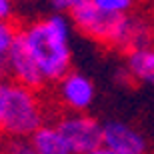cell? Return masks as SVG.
Wrapping results in <instances>:
<instances>
[{
    "instance_id": "52a82bcc",
    "label": "cell",
    "mask_w": 154,
    "mask_h": 154,
    "mask_svg": "<svg viewBox=\"0 0 154 154\" xmlns=\"http://www.w3.org/2000/svg\"><path fill=\"white\" fill-rule=\"evenodd\" d=\"M96 96V88L88 76L82 72L68 70L56 80V98L70 112H84L92 106Z\"/></svg>"
},
{
    "instance_id": "7a4b0ae2",
    "label": "cell",
    "mask_w": 154,
    "mask_h": 154,
    "mask_svg": "<svg viewBox=\"0 0 154 154\" xmlns=\"http://www.w3.org/2000/svg\"><path fill=\"white\" fill-rule=\"evenodd\" d=\"M20 38L48 82H56L70 70V22L64 12H54L52 16L30 22L20 30Z\"/></svg>"
},
{
    "instance_id": "6da1fadb",
    "label": "cell",
    "mask_w": 154,
    "mask_h": 154,
    "mask_svg": "<svg viewBox=\"0 0 154 154\" xmlns=\"http://www.w3.org/2000/svg\"><path fill=\"white\" fill-rule=\"evenodd\" d=\"M70 20L88 38L100 44L112 46L116 50H136L152 46L154 28L148 20L134 14H106L98 10L90 0L70 12Z\"/></svg>"
},
{
    "instance_id": "277c9868",
    "label": "cell",
    "mask_w": 154,
    "mask_h": 154,
    "mask_svg": "<svg viewBox=\"0 0 154 154\" xmlns=\"http://www.w3.org/2000/svg\"><path fill=\"white\" fill-rule=\"evenodd\" d=\"M68 144L70 154H100L102 124L82 112H70L54 122Z\"/></svg>"
},
{
    "instance_id": "30bf717a",
    "label": "cell",
    "mask_w": 154,
    "mask_h": 154,
    "mask_svg": "<svg viewBox=\"0 0 154 154\" xmlns=\"http://www.w3.org/2000/svg\"><path fill=\"white\" fill-rule=\"evenodd\" d=\"M20 34V28L12 22L10 18H0V56L4 58L6 52L10 50L14 40Z\"/></svg>"
},
{
    "instance_id": "8992f818",
    "label": "cell",
    "mask_w": 154,
    "mask_h": 154,
    "mask_svg": "<svg viewBox=\"0 0 154 154\" xmlns=\"http://www.w3.org/2000/svg\"><path fill=\"white\" fill-rule=\"evenodd\" d=\"M148 150V140L142 132L122 120L102 124V150L100 154H142Z\"/></svg>"
},
{
    "instance_id": "7c38bea8",
    "label": "cell",
    "mask_w": 154,
    "mask_h": 154,
    "mask_svg": "<svg viewBox=\"0 0 154 154\" xmlns=\"http://www.w3.org/2000/svg\"><path fill=\"white\" fill-rule=\"evenodd\" d=\"M88 0H50V6L54 8V12H72L74 8H78L80 4H84Z\"/></svg>"
},
{
    "instance_id": "ba28073f",
    "label": "cell",
    "mask_w": 154,
    "mask_h": 154,
    "mask_svg": "<svg viewBox=\"0 0 154 154\" xmlns=\"http://www.w3.org/2000/svg\"><path fill=\"white\" fill-rule=\"evenodd\" d=\"M126 70L136 82L154 86V48L144 46L126 52Z\"/></svg>"
},
{
    "instance_id": "5bb4252c",
    "label": "cell",
    "mask_w": 154,
    "mask_h": 154,
    "mask_svg": "<svg viewBox=\"0 0 154 154\" xmlns=\"http://www.w3.org/2000/svg\"><path fill=\"white\" fill-rule=\"evenodd\" d=\"M14 10V2L12 0H0V18H10Z\"/></svg>"
},
{
    "instance_id": "4fadbf2b",
    "label": "cell",
    "mask_w": 154,
    "mask_h": 154,
    "mask_svg": "<svg viewBox=\"0 0 154 154\" xmlns=\"http://www.w3.org/2000/svg\"><path fill=\"white\" fill-rule=\"evenodd\" d=\"M8 86H10V82H2V80H0V132H2V124H4V112H6V96H8Z\"/></svg>"
},
{
    "instance_id": "5b68a950",
    "label": "cell",
    "mask_w": 154,
    "mask_h": 154,
    "mask_svg": "<svg viewBox=\"0 0 154 154\" xmlns=\"http://www.w3.org/2000/svg\"><path fill=\"white\" fill-rule=\"evenodd\" d=\"M4 64H6V72L10 74V78L14 80L16 84H22V86H28V88H34V90H40V88L48 82L46 76L42 74L40 66L36 64L34 56L28 52L26 44L22 42L20 34L14 40V44L10 46V50L6 52Z\"/></svg>"
},
{
    "instance_id": "3957f363",
    "label": "cell",
    "mask_w": 154,
    "mask_h": 154,
    "mask_svg": "<svg viewBox=\"0 0 154 154\" xmlns=\"http://www.w3.org/2000/svg\"><path fill=\"white\" fill-rule=\"evenodd\" d=\"M36 92L38 90H34V88L10 82L8 96H6L2 134H6L8 138L28 140L46 122L44 106H42V100Z\"/></svg>"
},
{
    "instance_id": "9a60e30c",
    "label": "cell",
    "mask_w": 154,
    "mask_h": 154,
    "mask_svg": "<svg viewBox=\"0 0 154 154\" xmlns=\"http://www.w3.org/2000/svg\"><path fill=\"white\" fill-rule=\"evenodd\" d=\"M4 72H6V64H4V58L0 56V80H2V76H4Z\"/></svg>"
},
{
    "instance_id": "8fae6325",
    "label": "cell",
    "mask_w": 154,
    "mask_h": 154,
    "mask_svg": "<svg viewBox=\"0 0 154 154\" xmlns=\"http://www.w3.org/2000/svg\"><path fill=\"white\" fill-rule=\"evenodd\" d=\"M90 2L106 14H128L132 12L136 0H90Z\"/></svg>"
},
{
    "instance_id": "9c48e42d",
    "label": "cell",
    "mask_w": 154,
    "mask_h": 154,
    "mask_svg": "<svg viewBox=\"0 0 154 154\" xmlns=\"http://www.w3.org/2000/svg\"><path fill=\"white\" fill-rule=\"evenodd\" d=\"M32 152L38 154H70L68 144L64 140L62 132L58 130L56 124H42L38 130L28 138Z\"/></svg>"
}]
</instances>
